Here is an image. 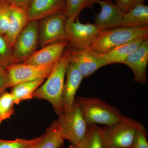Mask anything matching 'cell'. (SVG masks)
<instances>
[{
	"mask_svg": "<svg viewBox=\"0 0 148 148\" xmlns=\"http://www.w3.org/2000/svg\"><path fill=\"white\" fill-rule=\"evenodd\" d=\"M70 59V50L65 51L47 80L37 88L34 94L35 98L49 102L58 115L62 112V94L66 69Z\"/></svg>",
	"mask_w": 148,
	"mask_h": 148,
	"instance_id": "obj_1",
	"label": "cell"
},
{
	"mask_svg": "<svg viewBox=\"0 0 148 148\" xmlns=\"http://www.w3.org/2000/svg\"><path fill=\"white\" fill-rule=\"evenodd\" d=\"M148 38V27L132 28L116 27L99 32L86 50L104 53L124 44L138 40Z\"/></svg>",
	"mask_w": 148,
	"mask_h": 148,
	"instance_id": "obj_2",
	"label": "cell"
},
{
	"mask_svg": "<svg viewBox=\"0 0 148 148\" xmlns=\"http://www.w3.org/2000/svg\"><path fill=\"white\" fill-rule=\"evenodd\" d=\"M75 102L88 125H110L121 120L124 116L119 109L96 97H78Z\"/></svg>",
	"mask_w": 148,
	"mask_h": 148,
	"instance_id": "obj_3",
	"label": "cell"
},
{
	"mask_svg": "<svg viewBox=\"0 0 148 148\" xmlns=\"http://www.w3.org/2000/svg\"><path fill=\"white\" fill-rule=\"evenodd\" d=\"M138 122L125 116L118 122L98 127L104 148H126L131 147Z\"/></svg>",
	"mask_w": 148,
	"mask_h": 148,
	"instance_id": "obj_4",
	"label": "cell"
},
{
	"mask_svg": "<svg viewBox=\"0 0 148 148\" xmlns=\"http://www.w3.org/2000/svg\"><path fill=\"white\" fill-rule=\"evenodd\" d=\"M58 115L57 121L61 137L71 145H77L84 138L88 125L77 104L75 102L70 111L62 112Z\"/></svg>",
	"mask_w": 148,
	"mask_h": 148,
	"instance_id": "obj_5",
	"label": "cell"
},
{
	"mask_svg": "<svg viewBox=\"0 0 148 148\" xmlns=\"http://www.w3.org/2000/svg\"><path fill=\"white\" fill-rule=\"evenodd\" d=\"M56 64L45 65L23 63L11 64L5 68L7 75L8 87H12L21 83L45 79L50 75Z\"/></svg>",
	"mask_w": 148,
	"mask_h": 148,
	"instance_id": "obj_6",
	"label": "cell"
},
{
	"mask_svg": "<svg viewBox=\"0 0 148 148\" xmlns=\"http://www.w3.org/2000/svg\"><path fill=\"white\" fill-rule=\"evenodd\" d=\"M67 18L66 12H63L40 20L39 44L41 47L62 41H68L66 29Z\"/></svg>",
	"mask_w": 148,
	"mask_h": 148,
	"instance_id": "obj_7",
	"label": "cell"
},
{
	"mask_svg": "<svg viewBox=\"0 0 148 148\" xmlns=\"http://www.w3.org/2000/svg\"><path fill=\"white\" fill-rule=\"evenodd\" d=\"M39 21H32L16 38L12 47L14 64L23 62L36 51L39 44Z\"/></svg>",
	"mask_w": 148,
	"mask_h": 148,
	"instance_id": "obj_8",
	"label": "cell"
},
{
	"mask_svg": "<svg viewBox=\"0 0 148 148\" xmlns=\"http://www.w3.org/2000/svg\"><path fill=\"white\" fill-rule=\"evenodd\" d=\"M66 29L69 45L77 49H86L98 36L99 31L94 24H84L68 17Z\"/></svg>",
	"mask_w": 148,
	"mask_h": 148,
	"instance_id": "obj_9",
	"label": "cell"
},
{
	"mask_svg": "<svg viewBox=\"0 0 148 148\" xmlns=\"http://www.w3.org/2000/svg\"><path fill=\"white\" fill-rule=\"evenodd\" d=\"M112 1L95 0L101 7L100 12L94 14V24L99 32L121 27L124 12Z\"/></svg>",
	"mask_w": 148,
	"mask_h": 148,
	"instance_id": "obj_10",
	"label": "cell"
},
{
	"mask_svg": "<svg viewBox=\"0 0 148 148\" xmlns=\"http://www.w3.org/2000/svg\"><path fill=\"white\" fill-rule=\"evenodd\" d=\"M66 0H32L27 9L30 21L66 12Z\"/></svg>",
	"mask_w": 148,
	"mask_h": 148,
	"instance_id": "obj_11",
	"label": "cell"
},
{
	"mask_svg": "<svg viewBox=\"0 0 148 148\" xmlns=\"http://www.w3.org/2000/svg\"><path fill=\"white\" fill-rule=\"evenodd\" d=\"M66 79L62 94V112L70 111L75 102L76 93L83 79L82 75L75 64L69 61L66 72Z\"/></svg>",
	"mask_w": 148,
	"mask_h": 148,
	"instance_id": "obj_12",
	"label": "cell"
},
{
	"mask_svg": "<svg viewBox=\"0 0 148 148\" xmlns=\"http://www.w3.org/2000/svg\"><path fill=\"white\" fill-rule=\"evenodd\" d=\"M70 51L71 61L84 78L90 76L101 67L108 65L106 61L90 51L75 49Z\"/></svg>",
	"mask_w": 148,
	"mask_h": 148,
	"instance_id": "obj_13",
	"label": "cell"
},
{
	"mask_svg": "<svg viewBox=\"0 0 148 148\" xmlns=\"http://www.w3.org/2000/svg\"><path fill=\"white\" fill-rule=\"evenodd\" d=\"M148 62V40H145L125 59L123 64L129 67L134 74V81L144 85L147 82Z\"/></svg>",
	"mask_w": 148,
	"mask_h": 148,
	"instance_id": "obj_14",
	"label": "cell"
},
{
	"mask_svg": "<svg viewBox=\"0 0 148 148\" xmlns=\"http://www.w3.org/2000/svg\"><path fill=\"white\" fill-rule=\"evenodd\" d=\"M69 45V42L62 41L44 47L40 50L36 51L23 63L38 65L56 64Z\"/></svg>",
	"mask_w": 148,
	"mask_h": 148,
	"instance_id": "obj_15",
	"label": "cell"
},
{
	"mask_svg": "<svg viewBox=\"0 0 148 148\" xmlns=\"http://www.w3.org/2000/svg\"><path fill=\"white\" fill-rule=\"evenodd\" d=\"M30 21L26 9L10 3L9 27L4 36L12 48L18 35Z\"/></svg>",
	"mask_w": 148,
	"mask_h": 148,
	"instance_id": "obj_16",
	"label": "cell"
},
{
	"mask_svg": "<svg viewBox=\"0 0 148 148\" xmlns=\"http://www.w3.org/2000/svg\"><path fill=\"white\" fill-rule=\"evenodd\" d=\"M145 40L132 41L117 47L106 53H94L99 58L106 61L108 65L115 63L123 64L127 56L136 50Z\"/></svg>",
	"mask_w": 148,
	"mask_h": 148,
	"instance_id": "obj_17",
	"label": "cell"
},
{
	"mask_svg": "<svg viewBox=\"0 0 148 148\" xmlns=\"http://www.w3.org/2000/svg\"><path fill=\"white\" fill-rule=\"evenodd\" d=\"M64 140L61 137L57 121H54L48 127L45 134L29 148H62Z\"/></svg>",
	"mask_w": 148,
	"mask_h": 148,
	"instance_id": "obj_18",
	"label": "cell"
},
{
	"mask_svg": "<svg viewBox=\"0 0 148 148\" xmlns=\"http://www.w3.org/2000/svg\"><path fill=\"white\" fill-rule=\"evenodd\" d=\"M121 27L132 28L148 27V6L141 3L124 13Z\"/></svg>",
	"mask_w": 148,
	"mask_h": 148,
	"instance_id": "obj_19",
	"label": "cell"
},
{
	"mask_svg": "<svg viewBox=\"0 0 148 148\" xmlns=\"http://www.w3.org/2000/svg\"><path fill=\"white\" fill-rule=\"evenodd\" d=\"M45 79H40L21 83L12 87V95L14 104L18 105L22 101L30 100L34 98V93Z\"/></svg>",
	"mask_w": 148,
	"mask_h": 148,
	"instance_id": "obj_20",
	"label": "cell"
},
{
	"mask_svg": "<svg viewBox=\"0 0 148 148\" xmlns=\"http://www.w3.org/2000/svg\"><path fill=\"white\" fill-rule=\"evenodd\" d=\"M79 148H104L96 124L88 125L86 134L76 146Z\"/></svg>",
	"mask_w": 148,
	"mask_h": 148,
	"instance_id": "obj_21",
	"label": "cell"
},
{
	"mask_svg": "<svg viewBox=\"0 0 148 148\" xmlns=\"http://www.w3.org/2000/svg\"><path fill=\"white\" fill-rule=\"evenodd\" d=\"M14 105L11 92L5 91L0 95V125L14 113Z\"/></svg>",
	"mask_w": 148,
	"mask_h": 148,
	"instance_id": "obj_22",
	"label": "cell"
},
{
	"mask_svg": "<svg viewBox=\"0 0 148 148\" xmlns=\"http://www.w3.org/2000/svg\"><path fill=\"white\" fill-rule=\"evenodd\" d=\"M95 0H66V14L68 17L77 19L86 8H91Z\"/></svg>",
	"mask_w": 148,
	"mask_h": 148,
	"instance_id": "obj_23",
	"label": "cell"
},
{
	"mask_svg": "<svg viewBox=\"0 0 148 148\" xmlns=\"http://www.w3.org/2000/svg\"><path fill=\"white\" fill-rule=\"evenodd\" d=\"M13 64L12 48L4 36L0 34V66L5 68Z\"/></svg>",
	"mask_w": 148,
	"mask_h": 148,
	"instance_id": "obj_24",
	"label": "cell"
},
{
	"mask_svg": "<svg viewBox=\"0 0 148 148\" xmlns=\"http://www.w3.org/2000/svg\"><path fill=\"white\" fill-rule=\"evenodd\" d=\"M10 5L7 0H3L0 5V34L3 36L9 27Z\"/></svg>",
	"mask_w": 148,
	"mask_h": 148,
	"instance_id": "obj_25",
	"label": "cell"
},
{
	"mask_svg": "<svg viewBox=\"0 0 148 148\" xmlns=\"http://www.w3.org/2000/svg\"><path fill=\"white\" fill-rule=\"evenodd\" d=\"M132 147L148 148L147 130L145 126L139 122L136 127Z\"/></svg>",
	"mask_w": 148,
	"mask_h": 148,
	"instance_id": "obj_26",
	"label": "cell"
},
{
	"mask_svg": "<svg viewBox=\"0 0 148 148\" xmlns=\"http://www.w3.org/2000/svg\"><path fill=\"white\" fill-rule=\"evenodd\" d=\"M38 139V138L31 140L16 139L6 140L0 139V148H29Z\"/></svg>",
	"mask_w": 148,
	"mask_h": 148,
	"instance_id": "obj_27",
	"label": "cell"
},
{
	"mask_svg": "<svg viewBox=\"0 0 148 148\" xmlns=\"http://www.w3.org/2000/svg\"><path fill=\"white\" fill-rule=\"evenodd\" d=\"M124 13H126L132 8L141 3H144L145 0H113Z\"/></svg>",
	"mask_w": 148,
	"mask_h": 148,
	"instance_id": "obj_28",
	"label": "cell"
},
{
	"mask_svg": "<svg viewBox=\"0 0 148 148\" xmlns=\"http://www.w3.org/2000/svg\"><path fill=\"white\" fill-rule=\"evenodd\" d=\"M7 75L5 68L0 66V91L3 92L8 88Z\"/></svg>",
	"mask_w": 148,
	"mask_h": 148,
	"instance_id": "obj_29",
	"label": "cell"
},
{
	"mask_svg": "<svg viewBox=\"0 0 148 148\" xmlns=\"http://www.w3.org/2000/svg\"><path fill=\"white\" fill-rule=\"evenodd\" d=\"M8 1L18 6L27 9L32 0H7Z\"/></svg>",
	"mask_w": 148,
	"mask_h": 148,
	"instance_id": "obj_30",
	"label": "cell"
},
{
	"mask_svg": "<svg viewBox=\"0 0 148 148\" xmlns=\"http://www.w3.org/2000/svg\"><path fill=\"white\" fill-rule=\"evenodd\" d=\"M69 148H79L76 146L73 145H71L69 146Z\"/></svg>",
	"mask_w": 148,
	"mask_h": 148,
	"instance_id": "obj_31",
	"label": "cell"
},
{
	"mask_svg": "<svg viewBox=\"0 0 148 148\" xmlns=\"http://www.w3.org/2000/svg\"><path fill=\"white\" fill-rule=\"evenodd\" d=\"M3 0H0V5H1V3L2 2Z\"/></svg>",
	"mask_w": 148,
	"mask_h": 148,
	"instance_id": "obj_32",
	"label": "cell"
},
{
	"mask_svg": "<svg viewBox=\"0 0 148 148\" xmlns=\"http://www.w3.org/2000/svg\"><path fill=\"white\" fill-rule=\"evenodd\" d=\"M126 148H132V146L131 147H129Z\"/></svg>",
	"mask_w": 148,
	"mask_h": 148,
	"instance_id": "obj_33",
	"label": "cell"
},
{
	"mask_svg": "<svg viewBox=\"0 0 148 148\" xmlns=\"http://www.w3.org/2000/svg\"><path fill=\"white\" fill-rule=\"evenodd\" d=\"M3 92H1V91H0V95H1V94Z\"/></svg>",
	"mask_w": 148,
	"mask_h": 148,
	"instance_id": "obj_34",
	"label": "cell"
},
{
	"mask_svg": "<svg viewBox=\"0 0 148 148\" xmlns=\"http://www.w3.org/2000/svg\"><path fill=\"white\" fill-rule=\"evenodd\" d=\"M112 1H113V0H112Z\"/></svg>",
	"mask_w": 148,
	"mask_h": 148,
	"instance_id": "obj_35",
	"label": "cell"
}]
</instances>
